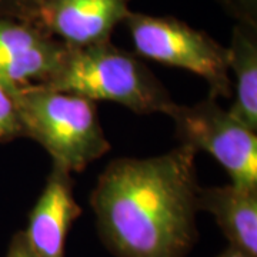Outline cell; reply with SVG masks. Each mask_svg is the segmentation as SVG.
Instances as JSON below:
<instances>
[{
	"label": "cell",
	"mask_w": 257,
	"mask_h": 257,
	"mask_svg": "<svg viewBox=\"0 0 257 257\" xmlns=\"http://www.w3.org/2000/svg\"><path fill=\"white\" fill-rule=\"evenodd\" d=\"M40 0H0V18H13L35 23Z\"/></svg>",
	"instance_id": "cell-13"
},
{
	"label": "cell",
	"mask_w": 257,
	"mask_h": 257,
	"mask_svg": "<svg viewBox=\"0 0 257 257\" xmlns=\"http://www.w3.org/2000/svg\"><path fill=\"white\" fill-rule=\"evenodd\" d=\"M43 87L117 103L136 114L167 116L176 104L140 57L111 40L87 47L67 46L59 69Z\"/></svg>",
	"instance_id": "cell-2"
},
{
	"label": "cell",
	"mask_w": 257,
	"mask_h": 257,
	"mask_svg": "<svg viewBox=\"0 0 257 257\" xmlns=\"http://www.w3.org/2000/svg\"><path fill=\"white\" fill-rule=\"evenodd\" d=\"M123 25L136 56L200 76L209 86L210 97H233L227 47L207 32L173 16L138 12H130Z\"/></svg>",
	"instance_id": "cell-4"
},
{
	"label": "cell",
	"mask_w": 257,
	"mask_h": 257,
	"mask_svg": "<svg viewBox=\"0 0 257 257\" xmlns=\"http://www.w3.org/2000/svg\"><path fill=\"white\" fill-rule=\"evenodd\" d=\"M66 49L32 22L0 18V83L13 90L46 86Z\"/></svg>",
	"instance_id": "cell-6"
},
{
	"label": "cell",
	"mask_w": 257,
	"mask_h": 257,
	"mask_svg": "<svg viewBox=\"0 0 257 257\" xmlns=\"http://www.w3.org/2000/svg\"><path fill=\"white\" fill-rule=\"evenodd\" d=\"M70 173L53 166L23 230L32 257H66L67 237L82 216Z\"/></svg>",
	"instance_id": "cell-8"
},
{
	"label": "cell",
	"mask_w": 257,
	"mask_h": 257,
	"mask_svg": "<svg viewBox=\"0 0 257 257\" xmlns=\"http://www.w3.org/2000/svg\"><path fill=\"white\" fill-rule=\"evenodd\" d=\"M196 155L179 145L160 156L120 157L104 167L90 206L113 256H189L199 240Z\"/></svg>",
	"instance_id": "cell-1"
},
{
	"label": "cell",
	"mask_w": 257,
	"mask_h": 257,
	"mask_svg": "<svg viewBox=\"0 0 257 257\" xmlns=\"http://www.w3.org/2000/svg\"><path fill=\"white\" fill-rule=\"evenodd\" d=\"M23 138L15 90L0 83V145Z\"/></svg>",
	"instance_id": "cell-11"
},
{
	"label": "cell",
	"mask_w": 257,
	"mask_h": 257,
	"mask_svg": "<svg viewBox=\"0 0 257 257\" xmlns=\"http://www.w3.org/2000/svg\"><path fill=\"white\" fill-rule=\"evenodd\" d=\"M6 257H32L23 230H19L13 234Z\"/></svg>",
	"instance_id": "cell-14"
},
{
	"label": "cell",
	"mask_w": 257,
	"mask_h": 257,
	"mask_svg": "<svg viewBox=\"0 0 257 257\" xmlns=\"http://www.w3.org/2000/svg\"><path fill=\"white\" fill-rule=\"evenodd\" d=\"M197 209L210 213L229 246L257 257V189L233 183L200 187Z\"/></svg>",
	"instance_id": "cell-9"
},
{
	"label": "cell",
	"mask_w": 257,
	"mask_h": 257,
	"mask_svg": "<svg viewBox=\"0 0 257 257\" xmlns=\"http://www.w3.org/2000/svg\"><path fill=\"white\" fill-rule=\"evenodd\" d=\"M175 138L196 152H207L230 177V183L257 189V132L207 97L192 106L176 103L167 113Z\"/></svg>",
	"instance_id": "cell-5"
},
{
	"label": "cell",
	"mask_w": 257,
	"mask_h": 257,
	"mask_svg": "<svg viewBox=\"0 0 257 257\" xmlns=\"http://www.w3.org/2000/svg\"><path fill=\"white\" fill-rule=\"evenodd\" d=\"M132 0H40L35 25L69 47L110 42Z\"/></svg>",
	"instance_id": "cell-7"
},
{
	"label": "cell",
	"mask_w": 257,
	"mask_h": 257,
	"mask_svg": "<svg viewBox=\"0 0 257 257\" xmlns=\"http://www.w3.org/2000/svg\"><path fill=\"white\" fill-rule=\"evenodd\" d=\"M234 23L257 28V0H214Z\"/></svg>",
	"instance_id": "cell-12"
},
{
	"label": "cell",
	"mask_w": 257,
	"mask_h": 257,
	"mask_svg": "<svg viewBox=\"0 0 257 257\" xmlns=\"http://www.w3.org/2000/svg\"><path fill=\"white\" fill-rule=\"evenodd\" d=\"M23 138L35 140L67 173H80L110 152L96 101L43 86L15 90Z\"/></svg>",
	"instance_id": "cell-3"
},
{
	"label": "cell",
	"mask_w": 257,
	"mask_h": 257,
	"mask_svg": "<svg viewBox=\"0 0 257 257\" xmlns=\"http://www.w3.org/2000/svg\"><path fill=\"white\" fill-rule=\"evenodd\" d=\"M227 47L229 70L234 74L236 93L229 111L257 132V28L234 23Z\"/></svg>",
	"instance_id": "cell-10"
},
{
	"label": "cell",
	"mask_w": 257,
	"mask_h": 257,
	"mask_svg": "<svg viewBox=\"0 0 257 257\" xmlns=\"http://www.w3.org/2000/svg\"><path fill=\"white\" fill-rule=\"evenodd\" d=\"M216 257H250V256L246 254V253H243V251L239 250V248H234V247H231V246H229L227 248H224L219 256H216Z\"/></svg>",
	"instance_id": "cell-15"
}]
</instances>
